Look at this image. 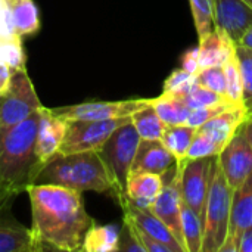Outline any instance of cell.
<instances>
[{"label": "cell", "instance_id": "obj_1", "mask_svg": "<svg viewBox=\"0 0 252 252\" xmlns=\"http://www.w3.org/2000/svg\"><path fill=\"white\" fill-rule=\"evenodd\" d=\"M34 252L81 251L84 235L94 223L81 192L56 185H28Z\"/></svg>", "mask_w": 252, "mask_h": 252}, {"label": "cell", "instance_id": "obj_2", "mask_svg": "<svg viewBox=\"0 0 252 252\" xmlns=\"http://www.w3.org/2000/svg\"><path fill=\"white\" fill-rule=\"evenodd\" d=\"M40 111L9 127H0V182L18 195L34 183L41 164L35 155Z\"/></svg>", "mask_w": 252, "mask_h": 252}, {"label": "cell", "instance_id": "obj_3", "mask_svg": "<svg viewBox=\"0 0 252 252\" xmlns=\"http://www.w3.org/2000/svg\"><path fill=\"white\" fill-rule=\"evenodd\" d=\"M34 183L56 185L78 192H114L112 176L99 151L58 154L40 168Z\"/></svg>", "mask_w": 252, "mask_h": 252}, {"label": "cell", "instance_id": "obj_4", "mask_svg": "<svg viewBox=\"0 0 252 252\" xmlns=\"http://www.w3.org/2000/svg\"><path fill=\"white\" fill-rule=\"evenodd\" d=\"M232 199L233 188L227 183L217 157L204 210V239L201 252H220L224 245L230 226Z\"/></svg>", "mask_w": 252, "mask_h": 252}, {"label": "cell", "instance_id": "obj_5", "mask_svg": "<svg viewBox=\"0 0 252 252\" xmlns=\"http://www.w3.org/2000/svg\"><path fill=\"white\" fill-rule=\"evenodd\" d=\"M140 140L142 139L130 120L120 126L99 151L112 176L114 195L117 198L126 195L127 179Z\"/></svg>", "mask_w": 252, "mask_h": 252}, {"label": "cell", "instance_id": "obj_6", "mask_svg": "<svg viewBox=\"0 0 252 252\" xmlns=\"http://www.w3.org/2000/svg\"><path fill=\"white\" fill-rule=\"evenodd\" d=\"M41 108L43 105L27 68L15 69L7 92L0 94V127L21 123Z\"/></svg>", "mask_w": 252, "mask_h": 252}, {"label": "cell", "instance_id": "obj_7", "mask_svg": "<svg viewBox=\"0 0 252 252\" xmlns=\"http://www.w3.org/2000/svg\"><path fill=\"white\" fill-rule=\"evenodd\" d=\"M127 118L112 120H77L66 121L65 137L61 145L59 154H77L89 151H100L111 134L124 123Z\"/></svg>", "mask_w": 252, "mask_h": 252}, {"label": "cell", "instance_id": "obj_8", "mask_svg": "<svg viewBox=\"0 0 252 252\" xmlns=\"http://www.w3.org/2000/svg\"><path fill=\"white\" fill-rule=\"evenodd\" d=\"M180 174H182V167L177 162L162 176V180H164L162 189L149 210L171 230V233L176 236V239L185 250V239H183V230H182Z\"/></svg>", "mask_w": 252, "mask_h": 252}, {"label": "cell", "instance_id": "obj_9", "mask_svg": "<svg viewBox=\"0 0 252 252\" xmlns=\"http://www.w3.org/2000/svg\"><path fill=\"white\" fill-rule=\"evenodd\" d=\"M216 158L217 157L179 162L182 167V174H180L182 199L202 219H204V210H205L207 195L210 190V183L214 171Z\"/></svg>", "mask_w": 252, "mask_h": 252}, {"label": "cell", "instance_id": "obj_10", "mask_svg": "<svg viewBox=\"0 0 252 252\" xmlns=\"http://www.w3.org/2000/svg\"><path fill=\"white\" fill-rule=\"evenodd\" d=\"M151 103V99H127L114 102H84L71 106H62L52 109L63 121L77 120H112L127 118L136 111Z\"/></svg>", "mask_w": 252, "mask_h": 252}, {"label": "cell", "instance_id": "obj_11", "mask_svg": "<svg viewBox=\"0 0 252 252\" xmlns=\"http://www.w3.org/2000/svg\"><path fill=\"white\" fill-rule=\"evenodd\" d=\"M219 164L233 190L239 188L252 173V149L242 127L220 152Z\"/></svg>", "mask_w": 252, "mask_h": 252}, {"label": "cell", "instance_id": "obj_12", "mask_svg": "<svg viewBox=\"0 0 252 252\" xmlns=\"http://www.w3.org/2000/svg\"><path fill=\"white\" fill-rule=\"evenodd\" d=\"M213 22L238 44L252 25V6L245 0H213Z\"/></svg>", "mask_w": 252, "mask_h": 252}, {"label": "cell", "instance_id": "obj_13", "mask_svg": "<svg viewBox=\"0 0 252 252\" xmlns=\"http://www.w3.org/2000/svg\"><path fill=\"white\" fill-rule=\"evenodd\" d=\"M252 229V173L233 190L229 235L220 252H238L242 233Z\"/></svg>", "mask_w": 252, "mask_h": 252}, {"label": "cell", "instance_id": "obj_14", "mask_svg": "<svg viewBox=\"0 0 252 252\" xmlns=\"http://www.w3.org/2000/svg\"><path fill=\"white\" fill-rule=\"evenodd\" d=\"M117 199L124 211V216L128 217L137 229H140L155 241L164 244L171 252H185L179 241L176 239V236L171 233V230L149 208H140L134 205L131 201H128L126 195Z\"/></svg>", "mask_w": 252, "mask_h": 252}, {"label": "cell", "instance_id": "obj_15", "mask_svg": "<svg viewBox=\"0 0 252 252\" xmlns=\"http://www.w3.org/2000/svg\"><path fill=\"white\" fill-rule=\"evenodd\" d=\"M66 121L59 118L52 109H40V121L35 137V155L41 167L59 154L61 145L65 137Z\"/></svg>", "mask_w": 252, "mask_h": 252}, {"label": "cell", "instance_id": "obj_16", "mask_svg": "<svg viewBox=\"0 0 252 252\" xmlns=\"http://www.w3.org/2000/svg\"><path fill=\"white\" fill-rule=\"evenodd\" d=\"M177 164L161 140H140L130 173H154L164 176Z\"/></svg>", "mask_w": 252, "mask_h": 252}, {"label": "cell", "instance_id": "obj_17", "mask_svg": "<svg viewBox=\"0 0 252 252\" xmlns=\"http://www.w3.org/2000/svg\"><path fill=\"white\" fill-rule=\"evenodd\" d=\"M245 118H247L245 105H236L219 114L217 117L201 126L198 130H201L210 139H213L223 151L226 145L232 140V137L238 133V130L242 127Z\"/></svg>", "mask_w": 252, "mask_h": 252}, {"label": "cell", "instance_id": "obj_18", "mask_svg": "<svg viewBox=\"0 0 252 252\" xmlns=\"http://www.w3.org/2000/svg\"><path fill=\"white\" fill-rule=\"evenodd\" d=\"M199 61L201 69L210 66H223L227 59L235 53L236 44L221 30L214 28L204 38L199 40Z\"/></svg>", "mask_w": 252, "mask_h": 252}, {"label": "cell", "instance_id": "obj_19", "mask_svg": "<svg viewBox=\"0 0 252 252\" xmlns=\"http://www.w3.org/2000/svg\"><path fill=\"white\" fill-rule=\"evenodd\" d=\"M12 31L19 35H32L40 31V10L34 0H4Z\"/></svg>", "mask_w": 252, "mask_h": 252}, {"label": "cell", "instance_id": "obj_20", "mask_svg": "<svg viewBox=\"0 0 252 252\" xmlns=\"http://www.w3.org/2000/svg\"><path fill=\"white\" fill-rule=\"evenodd\" d=\"M162 176L154 173H130L126 196L140 208H151L162 189Z\"/></svg>", "mask_w": 252, "mask_h": 252}, {"label": "cell", "instance_id": "obj_21", "mask_svg": "<svg viewBox=\"0 0 252 252\" xmlns=\"http://www.w3.org/2000/svg\"><path fill=\"white\" fill-rule=\"evenodd\" d=\"M0 252H34L31 230L0 214Z\"/></svg>", "mask_w": 252, "mask_h": 252}, {"label": "cell", "instance_id": "obj_22", "mask_svg": "<svg viewBox=\"0 0 252 252\" xmlns=\"http://www.w3.org/2000/svg\"><path fill=\"white\" fill-rule=\"evenodd\" d=\"M120 227L115 224L93 223L84 235L81 251L84 252H114L118 251Z\"/></svg>", "mask_w": 252, "mask_h": 252}, {"label": "cell", "instance_id": "obj_23", "mask_svg": "<svg viewBox=\"0 0 252 252\" xmlns=\"http://www.w3.org/2000/svg\"><path fill=\"white\" fill-rule=\"evenodd\" d=\"M130 120L142 140H161L167 128V124L159 118L151 103L136 111Z\"/></svg>", "mask_w": 252, "mask_h": 252}, {"label": "cell", "instance_id": "obj_24", "mask_svg": "<svg viewBox=\"0 0 252 252\" xmlns=\"http://www.w3.org/2000/svg\"><path fill=\"white\" fill-rule=\"evenodd\" d=\"M198 128L190 127L188 124H182V126H167L161 142L162 145L171 152V155L176 158L177 162L185 161L189 146L195 137Z\"/></svg>", "mask_w": 252, "mask_h": 252}, {"label": "cell", "instance_id": "obj_25", "mask_svg": "<svg viewBox=\"0 0 252 252\" xmlns=\"http://www.w3.org/2000/svg\"><path fill=\"white\" fill-rule=\"evenodd\" d=\"M182 230L185 239L186 252L202 251V239H204V221L202 217L193 211L188 204L182 199Z\"/></svg>", "mask_w": 252, "mask_h": 252}, {"label": "cell", "instance_id": "obj_26", "mask_svg": "<svg viewBox=\"0 0 252 252\" xmlns=\"http://www.w3.org/2000/svg\"><path fill=\"white\" fill-rule=\"evenodd\" d=\"M151 105L159 115V118L167 124V126H182L188 124L190 109L179 99L162 93L161 96L151 99Z\"/></svg>", "mask_w": 252, "mask_h": 252}, {"label": "cell", "instance_id": "obj_27", "mask_svg": "<svg viewBox=\"0 0 252 252\" xmlns=\"http://www.w3.org/2000/svg\"><path fill=\"white\" fill-rule=\"evenodd\" d=\"M223 71L226 78V99L235 105H244V83L236 50L223 65Z\"/></svg>", "mask_w": 252, "mask_h": 252}, {"label": "cell", "instance_id": "obj_28", "mask_svg": "<svg viewBox=\"0 0 252 252\" xmlns=\"http://www.w3.org/2000/svg\"><path fill=\"white\" fill-rule=\"evenodd\" d=\"M196 84H198L196 75L188 72L180 66L167 77V80L164 81L162 93L170 94L173 97H182L186 93H189Z\"/></svg>", "mask_w": 252, "mask_h": 252}, {"label": "cell", "instance_id": "obj_29", "mask_svg": "<svg viewBox=\"0 0 252 252\" xmlns=\"http://www.w3.org/2000/svg\"><path fill=\"white\" fill-rule=\"evenodd\" d=\"M176 99L182 100L190 111L201 109V108L211 106V105H217V103H221V102L227 100L221 94H219V93H216V92L201 86L199 83L189 93H186L182 97H176Z\"/></svg>", "mask_w": 252, "mask_h": 252}, {"label": "cell", "instance_id": "obj_30", "mask_svg": "<svg viewBox=\"0 0 252 252\" xmlns=\"http://www.w3.org/2000/svg\"><path fill=\"white\" fill-rule=\"evenodd\" d=\"M195 28L199 40L214 30L213 22V0H189Z\"/></svg>", "mask_w": 252, "mask_h": 252}, {"label": "cell", "instance_id": "obj_31", "mask_svg": "<svg viewBox=\"0 0 252 252\" xmlns=\"http://www.w3.org/2000/svg\"><path fill=\"white\" fill-rule=\"evenodd\" d=\"M236 56L244 83V105L248 114L252 112V49L236 46Z\"/></svg>", "mask_w": 252, "mask_h": 252}, {"label": "cell", "instance_id": "obj_32", "mask_svg": "<svg viewBox=\"0 0 252 252\" xmlns=\"http://www.w3.org/2000/svg\"><path fill=\"white\" fill-rule=\"evenodd\" d=\"M220 152H221V148L213 139H210L201 130H196L195 137L189 146V151H188L185 161L201 159V158H213V157H219Z\"/></svg>", "mask_w": 252, "mask_h": 252}, {"label": "cell", "instance_id": "obj_33", "mask_svg": "<svg viewBox=\"0 0 252 252\" xmlns=\"http://www.w3.org/2000/svg\"><path fill=\"white\" fill-rule=\"evenodd\" d=\"M0 59L9 63L13 71L25 68V53L19 35H12L9 38L0 40Z\"/></svg>", "mask_w": 252, "mask_h": 252}, {"label": "cell", "instance_id": "obj_34", "mask_svg": "<svg viewBox=\"0 0 252 252\" xmlns=\"http://www.w3.org/2000/svg\"><path fill=\"white\" fill-rule=\"evenodd\" d=\"M196 80L201 86L221 94L226 97V78H224V71L223 66H210V68H202L196 74Z\"/></svg>", "mask_w": 252, "mask_h": 252}, {"label": "cell", "instance_id": "obj_35", "mask_svg": "<svg viewBox=\"0 0 252 252\" xmlns=\"http://www.w3.org/2000/svg\"><path fill=\"white\" fill-rule=\"evenodd\" d=\"M233 106H236V105L229 102V100H226V102H221V103H217V105H211V106H205V108H201V109H195L189 115L188 126L199 128L201 126H204L205 123H208L210 120H213L219 114H221V112H224V111H227V109H230Z\"/></svg>", "mask_w": 252, "mask_h": 252}, {"label": "cell", "instance_id": "obj_36", "mask_svg": "<svg viewBox=\"0 0 252 252\" xmlns=\"http://www.w3.org/2000/svg\"><path fill=\"white\" fill-rule=\"evenodd\" d=\"M118 251L127 252H146L143 245L140 244L137 233L134 230L133 223L124 217L123 219V227L120 229V241H118Z\"/></svg>", "mask_w": 252, "mask_h": 252}, {"label": "cell", "instance_id": "obj_37", "mask_svg": "<svg viewBox=\"0 0 252 252\" xmlns=\"http://www.w3.org/2000/svg\"><path fill=\"white\" fill-rule=\"evenodd\" d=\"M182 68L186 69L188 72L196 75L201 71V61H199V49L196 47H190L188 49L183 56H182Z\"/></svg>", "mask_w": 252, "mask_h": 252}, {"label": "cell", "instance_id": "obj_38", "mask_svg": "<svg viewBox=\"0 0 252 252\" xmlns=\"http://www.w3.org/2000/svg\"><path fill=\"white\" fill-rule=\"evenodd\" d=\"M16 196L18 193L15 190H12L0 182V214H4L10 208V204Z\"/></svg>", "mask_w": 252, "mask_h": 252}, {"label": "cell", "instance_id": "obj_39", "mask_svg": "<svg viewBox=\"0 0 252 252\" xmlns=\"http://www.w3.org/2000/svg\"><path fill=\"white\" fill-rule=\"evenodd\" d=\"M12 72L13 69L9 66V63L0 59V94L7 92L10 86V80H12Z\"/></svg>", "mask_w": 252, "mask_h": 252}, {"label": "cell", "instance_id": "obj_40", "mask_svg": "<svg viewBox=\"0 0 252 252\" xmlns=\"http://www.w3.org/2000/svg\"><path fill=\"white\" fill-rule=\"evenodd\" d=\"M238 252H252V229H248L242 233L239 239Z\"/></svg>", "mask_w": 252, "mask_h": 252}, {"label": "cell", "instance_id": "obj_41", "mask_svg": "<svg viewBox=\"0 0 252 252\" xmlns=\"http://www.w3.org/2000/svg\"><path fill=\"white\" fill-rule=\"evenodd\" d=\"M242 128H244L247 140H248V143H250V146H251L252 149V112L247 114V118H245V121L242 124Z\"/></svg>", "mask_w": 252, "mask_h": 252}, {"label": "cell", "instance_id": "obj_42", "mask_svg": "<svg viewBox=\"0 0 252 252\" xmlns=\"http://www.w3.org/2000/svg\"><path fill=\"white\" fill-rule=\"evenodd\" d=\"M236 46H242V47H248L252 49V25L247 30V32L241 37V40L238 41Z\"/></svg>", "mask_w": 252, "mask_h": 252}, {"label": "cell", "instance_id": "obj_43", "mask_svg": "<svg viewBox=\"0 0 252 252\" xmlns=\"http://www.w3.org/2000/svg\"><path fill=\"white\" fill-rule=\"evenodd\" d=\"M245 1H248V3H250V4L252 6V0H245Z\"/></svg>", "mask_w": 252, "mask_h": 252}, {"label": "cell", "instance_id": "obj_44", "mask_svg": "<svg viewBox=\"0 0 252 252\" xmlns=\"http://www.w3.org/2000/svg\"><path fill=\"white\" fill-rule=\"evenodd\" d=\"M248 114H250V112H248Z\"/></svg>", "mask_w": 252, "mask_h": 252}]
</instances>
